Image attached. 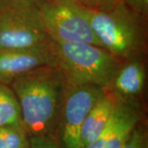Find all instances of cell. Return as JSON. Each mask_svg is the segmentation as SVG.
I'll return each mask as SVG.
<instances>
[{"mask_svg":"<svg viewBox=\"0 0 148 148\" xmlns=\"http://www.w3.org/2000/svg\"><path fill=\"white\" fill-rule=\"evenodd\" d=\"M27 136L22 125L0 127V148H30Z\"/></svg>","mask_w":148,"mask_h":148,"instance_id":"obj_12","label":"cell"},{"mask_svg":"<svg viewBox=\"0 0 148 148\" xmlns=\"http://www.w3.org/2000/svg\"><path fill=\"white\" fill-rule=\"evenodd\" d=\"M83 8L92 11L107 10L122 0H75Z\"/></svg>","mask_w":148,"mask_h":148,"instance_id":"obj_14","label":"cell"},{"mask_svg":"<svg viewBox=\"0 0 148 148\" xmlns=\"http://www.w3.org/2000/svg\"><path fill=\"white\" fill-rule=\"evenodd\" d=\"M36 0H0V49L48 46Z\"/></svg>","mask_w":148,"mask_h":148,"instance_id":"obj_4","label":"cell"},{"mask_svg":"<svg viewBox=\"0 0 148 148\" xmlns=\"http://www.w3.org/2000/svg\"><path fill=\"white\" fill-rule=\"evenodd\" d=\"M131 10L142 16L145 19L148 16V0H122Z\"/></svg>","mask_w":148,"mask_h":148,"instance_id":"obj_16","label":"cell"},{"mask_svg":"<svg viewBox=\"0 0 148 148\" xmlns=\"http://www.w3.org/2000/svg\"><path fill=\"white\" fill-rule=\"evenodd\" d=\"M146 82V70L143 58L122 63L106 91L119 101H139Z\"/></svg>","mask_w":148,"mask_h":148,"instance_id":"obj_9","label":"cell"},{"mask_svg":"<svg viewBox=\"0 0 148 148\" xmlns=\"http://www.w3.org/2000/svg\"><path fill=\"white\" fill-rule=\"evenodd\" d=\"M90 26L102 47L119 62L143 58L147 51L145 19L123 1L107 10H88Z\"/></svg>","mask_w":148,"mask_h":148,"instance_id":"obj_2","label":"cell"},{"mask_svg":"<svg viewBox=\"0 0 148 148\" xmlns=\"http://www.w3.org/2000/svg\"><path fill=\"white\" fill-rule=\"evenodd\" d=\"M122 148H148L147 132L145 126L138 123Z\"/></svg>","mask_w":148,"mask_h":148,"instance_id":"obj_13","label":"cell"},{"mask_svg":"<svg viewBox=\"0 0 148 148\" xmlns=\"http://www.w3.org/2000/svg\"><path fill=\"white\" fill-rule=\"evenodd\" d=\"M97 86H64L58 122L64 148H80L79 133L86 117L106 95Z\"/></svg>","mask_w":148,"mask_h":148,"instance_id":"obj_6","label":"cell"},{"mask_svg":"<svg viewBox=\"0 0 148 148\" xmlns=\"http://www.w3.org/2000/svg\"><path fill=\"white\" fill-rule=\"evenodd\" d=\"M56 1H64V2H70V1H75V0H56Z\"/></svg>","mask_w":148,"mask_h":148,"instance_id":"obj_17","label":"cell"},{"mask_svg":"<svg viewBox=\"0 0 148 148\" xmlns=\"http://www.w3.org/2000/svg\"><path fill=\"white\" fill-rule=\"evenodd\" d=\"M117 101L114 95L106 91V95L90 110L80 129V148L86 147L100 135L109 121Z\"/></svg>","mask_w":148,"mask_h":148,"instance_id":"obj_10","label":"cell"},{"mask_svg":"<svg viewBox=\"0 0 148 148\" xmlns=\"http://www.w3.org/2000/svg\"><path fill=\"white\" fill-rule=\"evenodd\" d=\"M45 31L57 42L86 43L98 46L87 9L76 1L36 0Z\"/></svg>","mask_w":148,"mask_h":148,"instance_id":"obj_5","label":"cell"},{"mask_svg":"<svg viewBox=\"0 0 148 148\" xmlns=\"http://www.w3.org/2000/svg\"><path fill=\"white\" fill-rule=\"evenodd\" d=\"M54 68L69 86L93 85L106 90L121 65L105 48L52 40Z\"/></svg>","mask_w":148,"mask_h":148,"instance_id":"obj_3","label":"cell"},{"mask_svg":"<svg viewBox=\"0 0 148 148\" xmlns=\"http://www.w3.org/2000/svg\"><path fill=\"white\" fill-rule=\"evenodd\" d=\"M21 108L22 125L28 136L52 134L64 91V79L56 68L45 66L17 77L9 85Z\"/></svg>","mask_w":148,"mask_h":148,"instance_id":"obj_1","label":"cell"},{"mask_svg":"<svg viewBox=\"0 0 148 148\" xmlns=\"http://www.w3.org/2000/svg\"><path fill=\"white\" fill-rule=\"evenodd\" d=\"M22 125L21 108L14 91L0 83V127Z\"/></svg>","mask_w":148,"mask_h":148,"instance_id":"obj_11","label":"cell"},{"mask_svg":"<svg viewBox=\"0 0 148 148\" xmlns=\"http://www.w3.org/2000/svg\"><path fill=\"white\" fill-rule=\"evenodd\" d=\"M139 101H117L103 131L84 148H122L141 120Z\"/></svg>","mask_w":148,"mask_h":148,"instance_id":"obj_8","label":"cell"},{"mask_svg":"<svg viewBox=\"0 0 148 148\" xmlns=\"http://www.w3.org/2000/svg\"><path fill=\"white\" fill-rule=\"evenodd\" d=\"M54 66L52 42L48 46L0 49V83L12 81L38 68Z\"/></svg>","mask_w":148,"mask_h":148,"instance_id":"obj_7","label":"cell"},{"mask_svg":"<svg viewBox=\"0 0 148 148\" xmlns=\"http://www.w3.org/2000/svg\"><path fill=\"white\" fill-rule=\"evenodd\" d=\"M30 148H59L51 134L29 136Z\"/></svg>","mask_w":148,"mask_h":148,"instance_id":"obj_15","label":"cell"}]
</instances>
